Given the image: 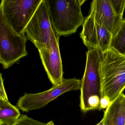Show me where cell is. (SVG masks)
<instances>
[{"label":"cell","instance_id":"1","mask_svg":"<svg viewBox=\"0 0 125 125\" xmlns=\"http://www.w3.org/2000/svg\"><path fill=\"white\" fill-rule=\"evenodd\" d=\"M52 27L58 36L75 33L83 25L85 18L81 7L85 0H45Z\"/></svg>","mask_w":125,"mask_h":125},{"label":"cell","instance_id":"2","mask_svg":"<svg viewBox=\"0 0 125 125\" xmlns=\"http://www.w3.org/2000/svg\"><path fill=\"white\" fill-rule=\"evenodd\" d=\"M101 98L107 96L111 102L125 89V56L112 48L101 52Z\"/></svg>","mask_w":125,"mask_h":125},{"label":"cell","instance_id":"3","mask_svg":"<svg viewBox=\"0 0 125 125\" xmlns=\"http://www.w3.org/2000/svg\"><path fill=\"white\" fill-rule=\"evenodd\" d=\"M27 36L15 31L0 14V62L7 69L28 54Z\"/></svg>","mask_w":125,"mask_h":125},{"label":"cell","instance_id":"4","mask_svg":"<svg viewBox=\"0 0 125 125\" xmlns=\"http://www.w3.org/2000/svg\"><path fill=\"white\" fill-rule=\"evenodd\" d=\"M42 0H2L0 14L17 33L25 36V29Z\"/></svg>","mask_w":125,"mask_h":125},{"label":"cell","instance_id":"5","mask_svg":"<svg viewBox=\"0 0 125 125\" xmlns=\"http://www.w3.org/2000/svg\"><path fill=\"white\" fill-rule=\"evenodd\" d=\"M86 62L83 77L81 80L80 104L83 112L88 111V102L91 97L101 98V52L97 50L86 52Z\"/></svg>","mask_w":125,"mask_h":125},{"label":"cell","instance_id":"6","mask_svg":"<svg viewBox=\"0 0 125 125\" xmlns=\"http://www.w3.org/2000/svg\"><path fill=\"white\" fill-rule=\"evenodd\" d=\"M81 80L76 78L64 79L62 84L38 93H25L20 98L17 106L22 112H28L44 107L64 93L80 90Z\"/></svg>","mask_w":125,"mask_h":125},{"label":"cell","instance_id":"7","mask_svg":"<svg viewBox=\"0 0 125 125\" xmlns=\"http://www.w3.org/2000/svg\"><path fill=\"white\" fill-rule=\"evenodd\" d=\"M54 31L52 27L45 0H42L28 24L25 33L39 50L50 49L51 39Z\"/></svg>","mask_w":125,"mask_h":125},{"label":"cell","instance_id":"8","mask_svg":"<svg viewBox=\"0 0 125 125\" xmlns=\"http://www.w3.org/2000/svg\"><path fill=\"white\" fill-rule=\"evenodd\" d=\"M82 26L80 36L88 50H97L103 52L110 48L113 36L97 23L90 15L85 18Z\"/></svg>","mask_w":125,"mask_h":125},{"label":"cell","instance_id":"9","mask_svg":"<svg viewBox=\"0 0 125 125\" xmlns=\"http://www.w3.org/2000/svg\"><path fill=\"white\" fill-rule=\"evenodd\" d=\"M59 38L54 32L51 39L50 49H43L38 50L43 65L52 86L61 84L64 80Z\"/></svg>","mask_w":125,"mask_h":125},{"label":"cell","instance_id":"10","mask_svg":"<svg viewBox=\"0 0 125 125\" xmlns=\"http://www.w3.org/2000/svg\"><path fill=\"white\" fill-rule=\"evenodd\" d=\"M90 12L89 15L94 20L106 28L113 36L117 33L124 20L116 16L110 0H93Z\"/></svg>","mask_w":125,"mask_h":125},{"label":"cell","instance_id":"11","mask_svg":"<svg viewBox=\"0 0 125 125\" xmlns=\"http://www.w3.org/2000/svg\"><path fill=\"white\" fill-rule=\"evenodd\" d=\"M104 125H125V94H121L104 112Z\"/></svg>","mask_w":125,"mask_h":125},{"label":"cell","instance_id":"12","mask_svg":"<svg viewBox=\"0 0 125 125\" xmlns=\"http://www.w3.org/2000/svg\"><path fill=\"white\" fill-rule=\"evenodd\" d=\"M21 115L17 107L11 104L9 100L0 99V124L13 125Z\"/></svg>","mask_w":125,"mask_h":125},{"label":"cell","instance_id":"13","mask_svg":"<svg viewBox=\"0 0 125 125\" xmlns=\"http://www.w3.org/2000/svg\"><path fill=\"white\" fill-rule=\"evenodd\" d=\"M110 48L125 56V20L117 33L113 37Z\"/></svg>","mask_w":125,"mask_h":125},{"label":"cell","instance_id":"14","mask_svg":"<svg viewBox=\"0 0 125 125\" xmlns=\"http://www.w3.org/2000/svg\"><path fill=\"white\" fill-rule=\"evenodd\" d=\"M13 125H54V124L52 121L47 123L40 122L23 114Z\"/></svg>","mask_w":125,"mask_h":125},{"label":"cell","instance_id":"15","mask_svg":"<svg viewBox=\"0 0 125 125\" xmlns=\"http://www.w3.org/2000/svg\"><path fill=\"white\" fill-rule=\"evenodd\" d=\"M113 11L116 16L123 18L125 8V0H110Z\"/></svg>","mask_w":125,"mask_h":125},{"label":"cell","instance_id":"16","mask_svg":"<svg viewBox=\"0 0 125 125\" xmlns=\"http://www.w3.org/2000/svg\"><path fill=\"white\" fill-rule=\"evenodd\" d=\"M3 78L2 73L0 75V99L8 100V96L6 91L3 83Z\"/></svg>","mask_w":125,"mask_h":125},{"label":"cell","instance_id":"17","mask_svg":"<svg viewBox=\"0 0 125 125\" xmlns=\"http://www.w3.org/2000/svg\"><path fill=\"white\" fill-rule=\"evenodd\" d=\"M111 104L109 98L107 96H104L101 98L100 102V110L106 109Z\"/></svg>","mask_w":125,"mask_h":125},{"label":"cell","instance_id":"18","mask_svg":"<svg viewBox=\"0 0 125 125\" xmlns=\"http://www.w3.org/2000/svg\"><path fill=\"white\" fill-rule=\"evenodd\" d=\"M104 125V117H103V118L101 121L98 124L96 125Z\"/></svg>","mask_w":125,"mask_h":125},{"label":"cell","instance_id":"19","mask_svg":"<svg viewBox=\"0 0 125 125\" xmlns=\"http://www.w3.org/2000/svg\"><path fill=\"white\" fill-rule=\"evenodd\" d=\"M0 125H8L6 124H0Z\"/></svg>","mask_w":125,"mask_h":125}]
</instances>
